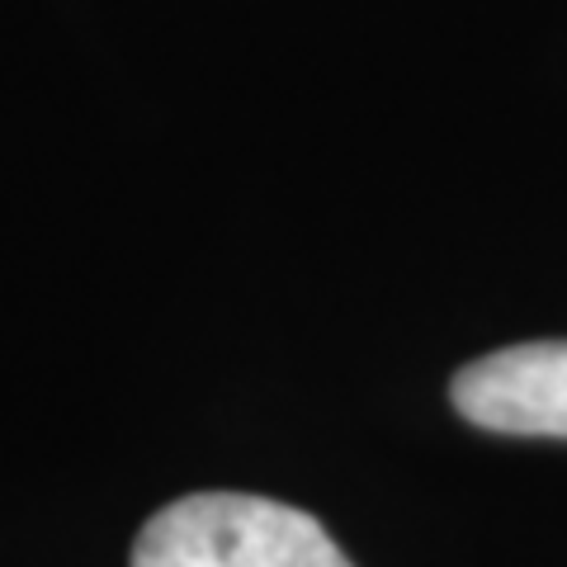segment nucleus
I'll use <instances>...</instances> for the list:
<instances>
[{
    "label": "nucleus",
    "mask_w": 567,
    "mask_h": 567,
    "mask_svg": "<svg viewBox=\"0 0 567 567\" xmlns=\"http://www.w3.org/2000/svg\"><path fill=\"white\" fill-rule=\"evenodd\" d=\"M454 406L496 435L567 440V341H529L458 369Z\"/></svg>",
    "instance_id": "nucleus-2"
},
{
    "label": "nucleus",
    "mask_w": 567,
    "mask_h": 567,
    "mask_svg": "<svg viewBox=\"0 0 567 567\" xmlns=\"http://www.w3.org/2000/svg\"><path fill=\"white\" fill-rule=\"evenodd\" d=\"M133 567H350L308 511L251 492H194L142 525Z\"/></svg>",
    "instance_id": "nucleus-1"
}]
</instances>
